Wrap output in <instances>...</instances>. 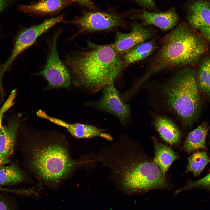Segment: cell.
Returning <instances> with one entry per match:
<instances>
[{
  "instance_id": "obj_7",
  "label": "cell",
  "mask_w": 210,
  "mask_h": 210,
  "mask_svg": "<svg viewBox=\"0 0 210 210\" xmlns=\"http://www.w3.org/2000/svg\"><path fill=\"white\" fill-rule=\"evenodd\" d=\"M102 91V95L99 99L87 102L86 105L113 115L123 125H127L131 120L130 108L122 99L114 83L105 87Z\"/></svg>"
},
{
  "instance_id": "obj_32",
  "label": "cell",
  "mask_w": 210,
  "mask_h": 210,
  "mask_svg": "<svg viewBox=\"0 0 210 210\" xmlns=\"http://www.w3.org/2000/svg\"><path fill=\"white\" fill-rule=\"evenodd\" d=\"M1 71V67L0 66V73Z\"/></svg>"
},
{
  "instance_id": "obj_19",
  "label": "cell",
  "mask_w": 210,
  "mask_h": 210,
  "mask_svg": "<svg viewBox=\"0 0 210 210\" xmlns=\"http://www.w3.org/2000/svg\"><path fill=\"white\" fill-rule=\"evenodd\" d=\"M157 48L154 38L137 45L123 55L124 67L147 57Z\"/></svg>"
},
{
  "instance_id": "obj_22",
  "label": "cell",
  "mask_w": 210,
  "mask_h": 210,
  "mask_svg": "<svg viewBox=\"0 0 210 210\" xmlns=\"http://www.w3.org/2000/svg\"><path fill=\"white\" fill-rule=\"evenodd\" d=\"M186 172H191L195 177L199 176L205 167L210 163V157L205 151H196L187 158Z\"/></svg>"
},
{
  "instance_id": "obj_6",
  "label": "cell",
  "mask_w": 210,
  "mask_h": 210,
  "mask_svg": "<svg viewBox=\"0 0 210 210\" xmlns=\"http://www.w3.org/2000/svg\"><path fill=\"white\" fill-rule=\"evenodd\" d=\"M61 33L60 30L54 33L49 44L46 63L43 70L37 73L47 80L48 89L68 88L71 82L69 71L61 60L57 49V41Z\"/></svg>"
},
{
  "instance_id": "obj_26",
  "label": "cell",
  "mask_w": 210,
  "mask_h": 210,
  "mask_svg": "<svg viewBox=\"0 0 210 210\" xmlns=\"http://www.w3.org/2000/svg\"><path fill=\"white\" fill-rule=\"evenodd\" d=\"M79 5L91 10L95 9L94 5L91 0H71Z\"/></svg>"
},
{
  "instance_id": "obj_25",
  "label": "cell",
  "mask_w": 210,
  "mask_h": 210,
  "mask_svg": "<svg viewBox=\"0 0 210 210\" xmlns=\"http://www.w3.org/2000/svg\"><path fill=\"white\" fill-rule=\"evenodd\" d=\"M0 210H18L12 202L2 196H0Z\"/></svg>"
},
{
  "instance_id": "obj_4",
  "label": "cell",
  "mask_w": 210,
  "mask_h": 210,
  "mask_svg": "<svg viewBox=\"0 0 210 210\" xmlns=\"http://www.w3.org/2000/svg\"><path fill=\"white\" fill-rule=\"evenodd\" d=\"M16 144L30 168L52 189L57 190L74 169L68 148L60 141L41 139Z\"/></svg>"
},
{
  "instance_id": "obj_31",
  "label": "cell",
  "mask_w": 210,
  "mask_h": 210,
  "mask_svg": "<svg viewBox=\"0 0 210 210\" xmlns=\"http://www.w3.org/2000/svg\"><path fill=\"white\" fill-rule=\"evenodd\" d=\"M11 162L9 158L0 153V167Z\"/></svg>"
},
{
  "instance_id": "obj_14",
  "label": "cell",
  "mask_w": 210,
  "mask_h": 210,
  "mask_svg": "<svg viewBox=\"0 0 210 210\" xmlns=\"http://www.w3.org/2000/svg\"><path fill=\"white\" fill-rule=\"evenodd\" d=\"M73 3L71 0H39L30 5H21L19 9L31 15H48L58 13Z\"/></svg>"
},
{
  "instance_id": "obj_17",
  "label": "cell",
  "mask_w": 210,
  "mask_h": 210,
  "mask_svg": "<svg viewBox=\"0 0 210 210\" xmlns=\"http://www.w3.org/2000/svg\"><path fill=\"white\" fill-rule=\"evenodd\" d=\"M18 125L16 119L2 126L0 131V153L8 158L16 147Z\"/></svg>"
},
{
  "instance_id": "obj_21",
  "label": "cell",
  "mask_w": 210,
  "mask_h": 210,
  "mask_svg": "<svg viewBox=\"0 0 210 210\" xmlns=\"http://www.w3.org/2000/svg\"><path fill=\"white\" fill-rule=\"evenodd\" d=\"M196 72L200 90L210 97V55L205 56L201 60Z\"/></svg>"
},
{
  "instance_id": "obj_5",
  "label": "cell",
  "mask_w": 210,
  "mask_h": 210,
  "mask_svg": "<svg viewBox=\"0 0 210 210\" xmlns=\"http://www.w3.org/2000/svg\"><path fill=\"white\" fill-rule=\"evenodd\" d=\"M126 159L117 170L124 192L133 193L167 186L165 175L153 161L137 154H130Z\"/></svg>"
},
{
  "instance_id": "obj_24",
  "label": "cell",
  "mask_w": 210,
  "mask_h": 210,
  "mask_svg": "<svg viewBox=\"0 0 210 210\" xmlns=\"http://www.w3.org/2000/svg\"><path fill=\"white\" fill-rule=\"evenodd\" d=\"M15 95L10 94L8 99L3 104L0 110V131L2 127L1 121L4 113L8 110L13 104V101Z\"/></svg>"
},
{
  "instance_id": "obj_16",
  "label": "cell",
  "mask_w": 210,
  "mask_h": 210,
  "mask_svg": "<svg viewBox=\"0 0 210 210\" xmlns=\"http://www.w3.org/2000/svg\"><path fill=\"white\" fill-rule=\"evenodd\" d=\"M209 130L206 122L202 123L187 135L183 146L186 152L190 153L200 149L206 150V141Z\"/></svg>"
},
{
  "instance_id": "obj_30",
  "label": "cell",
  "mask_w": 210,
  "mask_h": 210,
  "mask_svg": "<svg viewBox=\"0 0 210 210\" xmlns=\"http://www.w3.org/2000/svg\"><path fill=\"white\" fill-rule=\"evenodd\" d=\"M16 0H0V13L12 5Z\"/></svg>"
},
{
  "instance_id": "obj_23",
  "label": "cell",
  "mask_w": 210,
  "mask_h": 210,
  "mask_svg": "<svg viewBox=\"0 0 210 210\" xmlns=\"http://www.w3.org/2000/svg\"><path fill=\"white\" fill-rule=\"evenodd\" d=\"M197 188H205L210 191V172L200 179L189 182L184 186L177 190L175 193H178L184 190Z\"/></svg>"
},
{
  "instance_id": "obj_9",
  "label": "cell",
  "mask_w": 210,
  "mask_h": 210,
  "mask_svg": "<svg viewBox=\"0 0 210 210\" xmlns=\"http://www.w3.org/2000/svg\"><path fill=\"white\" fill-rule=\"evenodd\" d=\"M63 22L76 26L78 32L72 39L78 34L85 32H92L108 30L121 25L123 21L115 14L99 12H90L82 16L70 21Z\"/></svg>"
},
{
  "instance_id": "obj_8",
  "label": "cell",
  "mask_w": 210,
  "mask_h": 210,
  "mask_svg": "<svg viewBox=\"0 0 210 210\" xmlns=\"http://www.w3.org/2000/svg\"><path fill=\"white\" fill-rule=\"evenodd\" d=\"M64 14L46 19L41 23L23 29L17 35L14 48L8 60L3 66L1 75L3 76L8 67L21 53L36 41L37 38L57 24L63 22Z\"/></svg>"
},
{
  "instance_id": "obj_18",
  "label": "cell",
  "mask_w": 210,
  "mask_h": 210,
  "mask_svg": "<svg viewBox=\"0 0 210 210\" xmlns=\"http://www.w3.org/2000/svg\"><path fill=\"white\" fill-rule=\"evenodd\" d=\"M152 139L155 150L153 162L165 175L172 163L178 158V156L171 148L158 142L155 137Z\"/></svg>"
},
{
  "instance_id": "obj_3",
  "label": "cell",
  "mask_w": 210,
  "mask_h": 210,
  "mask_svg": "<svg viewBox=\"0 0 210 210\" xmlns=\"http://www.w3.org/2000/svg\"><path fill=\"white\" fill-rule=\"evenodd\" d=\"M188 24L182 22L160 40L144 74L141 85L153 75L164 70L191 66L207 51V41Z\"/></svg>"
},
{
  "instance_id": "obj_1",
  "label": "cell",
  "mask_w": 210,
  "mask_h": 210,
  "mask_svg": "<svg viewBox=\"0 0 210 210\" xmlns=\"http://www.w3.org/2000/svg\"><path fill=\"white\" fill-rule=\"evenodd\" d=\"M64 63L73 84L92 92L114 83L124 67L123 56L111 44L90 43L87 50L67 55Z\"/></svg>"
},
{
  "instance_id": "obj_13",
  "label": "cell",
  "mask_w": 210,
  "mask_h": 210,
  "mask_svg": "<svg viewBox=\"0 0 210 210\" xmlns=\"http://www.w3.org/2000/svg\"><path fill=\"white\" fill-rule=\"evenodd\" d=\"M45 118L67 129L72 136L78 138H90L100 136L109 141L113 139L109 134L104 130L90 125L82 123L69 124L61 120L46 115Z\"/></svg>"
},
{
  "instance_id": "obj_15",
  "label": "cell",
  "mask_w": 210,
  "mask_h": 210,
  "mask_svg": "<svg viewBox=\"0 0 210 210\" xmlns=\"http://www.w3.org/2000/svg\"><path fill=\"white\" fill-rule=\"evenodd\" d=\"M152 117L155 127L160 137L171 145L179 142L182 133L174 122L163 115L153 113Z\"/></svg>"
},
{
  "instance_id": "obj_27",
  "label": "cell",
  "mask_w": 210,
  "mask_h": 210,
  "mask_svg": "<svg viewBox=\"0 0 210 210\" xmlns=\"http://www.w3.org/2000/svg\"><path fill=\"white\" fill-rule=\"evenodd\" d=\"M7 192L23 196L24 193V189H12L0 186V192Z\"/></svg>"
},
{
  "instance_id": "obj_29",
  "label": "cell",
  "mask_w": 210,
  "mask_h": 210,
  "mask_svg": "<svg viewBox=\"0 0 210 210\" xmlns=\"http://www.w3.org/2000/svg\"><path fill=\"white\" fill-rule=\"evenodd\" d=\"M140 5L147 8L154 9L155 6L154 0H135Z\"/></svg>"
},
{
  "instance_id": "obj_20",
  "label": "cell",
  "mask_w": 210,
  "mask_h": 210,
  "mask_svg": "<svg viewBox=\"0 0 210 210\" xmlns=\"http://www.w3.org/2000/svg\"><path fill=\"white\" fill-rule=\"evenodd\" d=\"M25 175L16 164H11L0 167V186L12 185L24 182Z\"/></svg>"
},
{
  "instance_id": "obj_2",
  "label": "cell",
  "mask_w": 210,
  "mask_h": 210,
  "mask_svg": "<svg viewBox=\"0 0 210 210\" xmlns=\"http://www.w3.org/2000/svg\"><path fill=\"white\" fill-rule=\"evenodd\" d=\"M153 89L149 94L156 107L174 116L182 127L190 126L197 120L202 100L196 70L191 66L181 68Z\"/></svg>"
},
{
  "instance_id": "obj_10",
  "label": "cell",
  "mask_w": 210,
  "mask_h": 210,
  "mask_svg": "<svg viewBox=\"0 0 210 210\" xmlns=\"http://www.w3.org/2000/svg\"><path fill=\"white\" fill-rule=\"evenodd\" d=\"M156 33L154 29L143 27L134 21L132 24L130 32L125 33L117 32L116 40L111 45L118 53L124 55L137 45L152 39Z\"/></svg>"
},
{
  "instance_id": "obj_11",
  "label": "cell",
  "mask_w": 210,
  "mask_h": 210,
  "mask_svg": "<svg viewBox=\"0 0 210 210\" xmlns=\"http://www.w3.org/2000/svg\"><path fill=\"white\" fill-rule=\"evenodd\" d=\"M132 17V18L141 20V24L143 27L154 25L164 31L174 28L178 20V15L175 9L173 8L167 12L159 13H152L144 10Z\"/></svg>"
},
{
  "instance_id": "obj_28",
  "label": "cell",
  "mask_w": 210,
  "mask_h": 210,
  "mask_svg": "<svg viewBox=\"0 0 210 210\" xmlns=\"http://www.w3.org/2000/svg\"><path fill=\"white\" fill-rule=\"evenodd\" d=\"M200 34L207 41L210 42V25L198 29Z\"/></svg>"
},
{
  "instance_id": "obj_12",
  "label": "cell",
  "mask_w": 210,
  "mask_h": 210,
  "mask_svg": "<svg viewBox=\"0 0 210 210\" xmlns=\"http://www.w3.org/2000/svg\"><path fill=\"white\" fill-rule=\"evenodd\" d=\"M187 20L195 30L210 25V0H195L188 7Z\"/></svg>"
}]
</instances>
